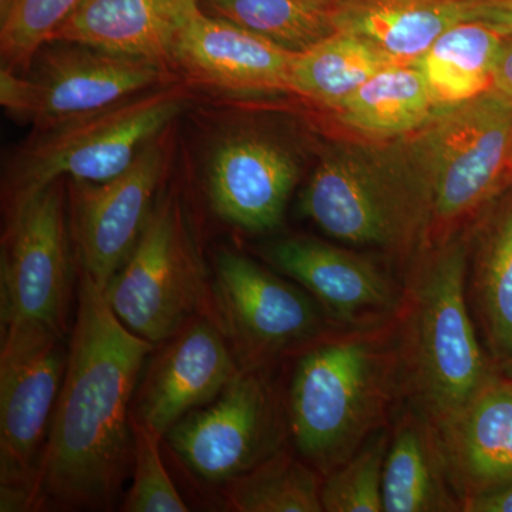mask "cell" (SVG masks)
Instances as JSON below:
<instances>
[{"mask_svg":"<svg viewBox=\"0 0 512 512\" xmlns=\"http://www.w3.org/2000/svg\"><path fill=\"white\" fill-rule=\"evenodd\" d=\"M389 146L426 215V241L440 244L512 177V101L491 89L439 107Z\"/></svg>","mask_w":512,"mask_h":512,"instance_id":"obj_2","label":"cell"},{"mask_svg":"<svg viewBox=\"0 0 512 512\" xmlns=\"http://www.w3.org/2000/svg\"><path fill=\"white\" fill-rule=\"evenodd\" d=\"M239 373L221 329L197 320L177 333L148 370L134 417L164 436L187 414L217 399Z\"/></svg>","mask_w":512,"mask_h":512,"instance_id":"obj_15","label":"cell"},{"mask_svg":"<svg viewBox=\"0 0 512 512\" xmlns=\"http://www.w3.org/2000/svg\"><path fill=\"white\" fill-rule=\"evenodd\" d=\"M32 63L28 77L2 67L0 103L40 128L150 92L168 80L163 63L73 42L47 43Z\"/></svg>","mask_w":512,"mask_h":512,"instance_id":"obj_9","label":"cell"},{"mask_svg":"<svg viewBox=\"0 0 512 512\" xmlns=\"http://www.w3.org/2000/svg\"><path fill=\"white\" fill-rule=\"evenodd\" d=\"M323 2H332V0H323Z\"/></svg>","mask_w":512,"mask_h":512,"instance_id":"obj_35","label":"cell"},{"mask_svg":"<svg viewBox=\"0 0 512 512\" xmlns=\"http://www.w3.org/2000/svg\"><path fill=\"white\" fill-rule=\"evenodd\" d=\"M473 245L478 318L494 359L512 372V191L485 215Z\"/></svg>","mask_w":512,"mask_h":512,"instance_id":"obj_23","label":"cell"},{"mask_svg":"<svg viewBox=\"0 0 512 512\" xmlns=\"http://www.w3.org/2000/svg\"><path fill=\"white\" fill-rule=\"evenodd\" d=\"M214 298L225 332L247 355H275L322 330L311 296L235 251L215 259Z\"/></svg>","mask_w":512,"mask_h":512,"instance_id":"obj_13","label":"cell"},{"mask_svg":"<svg viewBox=\"0 0 512 512\" xmlns=\"http://www.w3.org/2000/svg\"><path fill=\"white\" fill-rule=\"evenodd\" d=\"M318 473L288 453L275 451L258 466L229 481L227 498L241 512H320Z\"/></svg>","mask_w":512,"mask_h":512,"instance_id":"obj_27","label":"cell"},{"mask_svg":"<svg viewBox=\"0 0 512 512\" xmlns=\"http://www.w3.org/2000/svg\"><path fill=\"white\" fill-rule=\"evenodd\" d=\"M275 268L299 282L346 325H365L394 311L396 292L369 259L316 238L276 241L266 251Z\"/></svg>","mask_w":512,"mask_h":512,"instance_id":"obj_17","label":"cell"},{"mask_svg":"<svg viewBox=\"0 0 512 512\" xmlns=\"http://www.w3.org/2000/svg\"><path fill=\"white\" fill-rule=\"evenodd\" d=\"M198 12V0H84L52 42L164 64L173 62L175 43Z\"/></svg>","mask_w":512,"mask_h":512,"instance_id":"obj_19","label":"cell"},{"mask_svg":"<svg viewBox=\"0 0 512 512\" xmlns=\"http://www.w3.org/2000/svg\"><path fill=\"white\" fill-rule=\"evenodd\" d=\"M504 383L507 384V386L510 387V389H512V377L511 379L504 380Z\"/></svg>","mask_w":512,"mask_h":512,"instance_id":"obj_34","label":"cell"},{"mask_svg":"<svg viewBox=\"0 0 512 512\" xmlns=\"http://www.w3.org/2000/svg\"><path fill=\"white\" fill-rule=\"evenodd\" d=\"M511 170H512V154H511Z\"/></svg>","mask_w":512,"mask_h":512,"instance_id":"obj_36","label":"cell"},{"mask_svg":"<svg viewBox=\"0 0 512 512\" xmlns=\"http://www.w3.org/2000/svg\"><path fill=\"white\" fill-rule=\"evenodd\" d=\"M332 2L205 0L214 16L235 23L292 53L305 52L336 33L330 12Z\"/></svg>","mask_w":512,"mask_h":512,"instance_id":"obj_26","label":"cell"},{"mask_svg":"<svg viewBox=\"0 0 512 512\" xmlns=\"http://www.w3.org/2000/svg\"><path fill=\"white\" fill-rule=\"evenodd\" d=\"M63 336L32 320L2 325L0 511L39 501L40 464L69 360Z\"/></svg>","mask_w":512,"mask_h":512,"instance_id":"obj_7","label":"cell"},{"mask_svg":"<svg viewBox=\"0 0 512 512\" xmlns=\"http://www.w3.org/2000/svg\"><path fill=\"white\" fill-rule=\"evenodd\" d=\"M70 252L59 181L10 201L0 258L2 325L22 320L64 332Z\"/></svg>","mask_w":512,"mask_h":512,"instance_id":"obj_10","label":"cell"},{"mask_svg":"<svg viewBox=\"0 0 512 512\" xmlns=\"http://www.w3.org/2000/svg\"><path fill=\"white\" fill-rule=\"evenodd\" d=\"M387 448V434L380 431L329 473L320 491L323 511H384L383 471Z\"/></svg>","mask_w":512,"mask_h":512,"instance_id":"obj_28","label":"cell"},{"mask_svg":"<svg viewBox=\"0 0 512 512\" xmlns=\"http://www.w3.org/2000/svg\"><path fill=\"white\" fill-rule=\"evenodd\" d=\"M466 20L490 26L500 35H512V0H470Z\"/></svg>","mask_w":512,"mask_h":512,"instance_id":"obj_31","label":"cell"},{"mask_svg":"<svg viewBox=\"0 0 512 512\" xmlns=\"http://www.w3.org/2000/svg\"><path fill=\"white\" fill-rule=\"evenodd\" d=\"M493 90L512 101V35L503 37L493 76Z\"/></svg>","mask_w":512,"mask_h":512,"instance_id":"obj_33","label":"cell"},{"mask_svg":"<svg viewBox=\"0 0 512 512\" xmlns=\"http://www.w3.org/2000/svg\"><path fill=\"white\" fill-rule=\"evenodd\" d=\"M470 244L463 235L434 245L410 288L406 376L431 423L466 407L494 382L468 311Z\"/></svg>","mask_w":512,"mask_h":512,"instance_id":"obj_3","label":"cell"},{"mask_svg":"<svg viewBox=\"0 0 512 512\" xmlns=\"http://www.w3.org/2000/svg\"><path fill=\"white\" fill-rule=\"evenodd\" d=\"M384 512L461 511V500L429 419L404 417L397 427L383 471Z\"/></svg>","mask_w":512,"mask_h":512,"instance_id":"obj_21","label":"cell"},{"mask_svg":"<svg viewBox=\"0 0 512 512\" xmlns=\"http://www.w3.org/2000/svg\"><path fill=\"white\" fill-rule=\"evenodd\" d=\"M470 0H333L336 32L365 40L393 64H416L446 30L466 20Z\"/></svg>","mask_w":512,"mask_h":512,"instance_id":"obj_20","label":"cell"},{"mask_svg":"<svg viewBox=\"0 0 512 512\" xmlns=\"http://www.w3.org/2000/svg\"><path fill=\"white\" fill-rule=\"evenodd\" d=\"M439 109L417 64H393L370 77L332 113L343 127L375 143L409 136Z\"/></svg>","mask_w":512,"mask_h":512,"instance_id":"obj_22","label":"cell"},{"mask_svg":"<svg viewBox=\"0 0 512 512\" xmlns=\"http://www.w3.org/2000/svg\"><path fill=\"white\" fill-rule=\"evenodd\" d=\"M301 210L329 237L348 244L407 249L426 241V217L389 143L326 148Z\"/></svg>","mask_w":512,"mask_h":512,"instance_id":"obj_5","label":"cell"},{"mask_svg":"<svg viewBox=\"0 0 512 512\" xmlns=\"http://www.w3.org/2000/svg\"><path fill=\"white\" fill-rule=\"evenodd\" d=\"M389 366L366 339L309 350L293 375L289 417L296 446L311 466L332 473L359 450L382 417Z\"/></svg>","mask_w":512,"mask_h":512,"instance_id":"obj_4","label":"cell"},{"mask_svg":"<svg viewBox=\"0 0 512 512\" xmlns=\"http://www.w3.org/2000/svg\"><path fill=\"white\" fill-rule=\"evenodd\" d=\"M461 504L512 481V389L494 380L453 416L433 423Z\"/></svg>","mask_w":512,"mask_h":512,"instance_id":"obj_18","label":"cell"},{"mask_svg":"<svg viewBox=\"0 0 512 512\" xmlns=\"http://www.w3.org/2000/svg\"><path fill=\"white\" fill-rule=\"evenodd\" d=\"M393 63L375 47L349 33L336 32L296 53L291 69V93L330 111L370 77Z\"/></svg>","mask_w":512,"mask_h":512,"instance_id":"obj_25","label":"cell"},{"mask_svg":"<svg viewBox=\"0 0 512 512\" xmlns=\"http://www.w3.org/2000/svg\"><path fill=\"white\" fill-rule=\"evenodd\" d=\"M164 170V148L153 140L124 173L109 181L72 180L70 207L77 254L83 272L103 291L136 248Z\"/></svg>","mask_w":512,"mask_h":512,"instance_id":"obj_12","label":"cell"},{"mask_svg":"<svg viewBox=\"0 0 512 512\" xmlns=\"http://www.w3.org/2000/svg\"><path fill=\"white\" fill-rule=\"evenodd\" d=\"M298 177L295 158L278 141L237 133L215 148L208 194L222 220L248 231H269L281 224Z\"/></svg>","mask_w":512,"mask_h":512,"instance_id":"obj_14","label":"cell"},{"mask_svg":"<svg viewBox=\"0 0 512 512\" xmlns=\"http://www.w3.org/2000/svg\"><path fill=\"white\" fill-rule=\"evenodd\" d=\"M84 0H12L0 15L3 66L28 67Z\"/></svg>","mask_w":512,"mask_h":512,"instance_id":"obj_29","label":"cell"},{"mask_svg":"<svg viewBox=\"0 0 512 512\" xmlns=\"http://www.w3.org/2000/svg\"><path fill=\"white\" fill-rule=\"evenodd\" d=\"M466 512H512V481L487 493L467 497L461 504Z\"/></svg>","mask_w":512,"mask_h":512,"instance_id":"obj_32","label":"cell"},{"mask_svg":"<svg viewBox=\"0 0 512 512\" xmlns=\"http://www.w3.org/2000/svg\"><path fill=\"white\" fill-rule=\"evenodd\" d=\"M295 55L200 10L178 37L173 62L198 82L225 92L291 93Z\"/></svg>","mask_w":512,"mask_h":512,"instance_id":"obj_16","label":"cell"},{"mask_svg":"<svg viewBox=\"0 0 512 512\" xmlns=\"http://www.w3.org/2000/svg\"><path fill=\"white\" fill-rule=\"evenodd\" d=\"M154 343L124 325L83 272L66 373L39 474V501L109 507L133 460L130 402Z\"/></svg>","mask_w":512,"mask_h":512,"instance_id":"obj_1","label":"cell"},{"mask_svg":"<svg viewBox=\"0 0 512 512\" xmlns=\"http://www.w3.org/2000/svg\"><path fill=\"white\" fill-rule=\"evenodd\" d=\"M204 268L173 195L154 205L143 234L104 296L131 332L151 343L174 338L201 308Z\"/></svg>","mask_w":512,"mask_h":512,"instance_id":"obj_8","label":"cell"},{"mask_svg":"<svg viewBox=\"0 0 512 512\" xmlns=\"http://www.w3.org/2000/svg\"><path fill=\"white\" fill-rule=\"evenodd\" d=\"M165 436L195 476L229 483L276 451L271 392L256 373L241 372L211 406L187 414Z\"/></svg>","mask_w":512,"mask_h":512,"instance_id":"obj_11","label":"cell"},{"mask_svg":"<svg viewBox=\"0 0 512 512\" xmlns=\"http://www.w3.org/2000/svg\"><path fill=\"white\" fill-rule=\"evenodd\" d=\"M184 107L183 90L164 87L42 128L16 161L10 201L62 177L90 183L117 177Z\"/></svg>","mask_w":512,"mask_h":512,"instance_id":"obj_6","label":"cell"},{"mask_svg":"<svg viewBox=\"0 0 512 512\" xmlns=\"http://www.w3.org/2000/svg\"><path fill=\"white\" fill-rule=\"evenodd\" d=\"M160 437L133 416V485L124 501L123 511H188L161 460Z\"/></svg>","mask_w":512,"mask_h":512,"instance_id":"obj_30","label":"cell"},{"mask_svg":"<svg viewBox=\"0 0 512 512\" xmlns=\"http://www.w3.org/2000/svg\"><path fill=\"white\" fill-rule=\"evenodd\" d=\"M503 35L464 20L446 30L417 62L437 106H451L493 89Z\"/></svg>","mask_w":512,"mask_h":512,"instance_id":"obj_24","label":"cell"}]
</instances>
